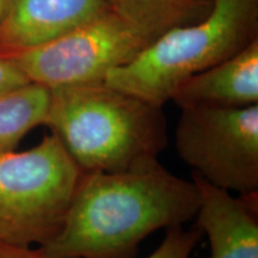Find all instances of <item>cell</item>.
<instances>
[{
  "label": "cell",
  "instance_id": "cell-13",
  "mask_svg": "<svg viewBox=\"0 0 258 258\" xmlns=\"http://www.w3.org/2000/svg\"><path fill=\"white\" fill-rule=\"evenodd\" d=\"M30 83L11 60L0 56V93Z\"/></svg>",
  "mask_w": 258,
  "mask_h": 258
},
{
  "label": "cell",
  "instance_id": "cell-5",
  "mask_svg": "<svg viewBox=\"0 0 258 258\" xmlns=\"http://www.w3.org/2000/svg\"><path fill=\"white\" fill-rule=\"evenodd\" d=\"M156 41L114 11L42 46L8 55L29 82L47 88L104 82Z\"/></svg>",
  "mask_w": 258,
  "mask_h": 258
},
{
  "label": "cell",
  "instance_id": "cell-9",
  "mask_svg": "<svg viewBox=\"0 0 258 258\" xmlns=\"http://www.w3.org/2000/svg\"><path fill=\"white\" fill-rule=\"evenodd\" d=\"M180 109L258 104V40L239 53L190 77L171 96Z\"/></svg>",
  "mask_w": 258,
  "mask_h": 258
},
{
  "label": "cell",
  "instance_id": "cell-3",
  "mask_svg": "<svg viewBox=\"0 0 258 258\" xmlns=\"http://www.w3.org/2000/svg\"><path fill=\"white\" fill-rule=\"evenodd\" d=\"M258 40V0H214L198 23L165 32L104 82L160 106L183 82Z\"/></svg>",
  "mask_w": 258,
  "mask_h": 258
},
{
  "label": "cell",
  "instance_id": "cell-15",
  "mask_svg": "<svg viewBox=\"0 0 258 258\" xmlns=\"http://www.w3.org/2000/svg\"><path fill=\"white\" fill-rule=\"evenodd\" d=\"M14 0H0V25L5 21Z\"/></svg>",
  "mask_w": 258,
  "mask_h": 258
},
{
  "label": "cell",
  "instance_id": "cell-11",
  "mask_svg": "<svg viewBox=\"0 0 258 258\" xmlns=\"http://www.w3.org/2000/svg\"><path fill=\"white\" fill-rule=\"evenodd\" d=\"M50 89L27 83L0 93V153L15 151L29 132L46 124Z\"/></svg>",
  "mask_w": 258,
  "mask_h": 258
},
{
  "label": "cell",
  "instance_id": "cell-12",
  "mask_svg": "<svg viewBox=\"0 0 258 258\" xmlns=\"http://www.w3.org/2000/svg\"><path fill=\"white\" fill-rule=\"evenodd\" d=\"M202 231L198 226L191 228L183 227V225L167 228V233L159 247L146 258H189L194 247L201 239Z\"/></svg>",
  "mask_w": 258,
  "mask_h": 258
},
{
  "label": "cell",
  "instance_id": "cell-10",
  "mask_svg": "<svg viewBox=\"0 0 258 258\" xmlns=\"http://www.w3.org/2000/svg\"><path fill=\"white\" fill-rule=\"evenodd\" d=\"M111 11L152 36L198 23L211 14L214 0H108Z\"/></svg>",
  "mask_w": 258,
  "mask_h": 258
},
{
  "label": "cell",
  "instance_id": "cell-6",
  "mask_svg": "<svg viewBox=\"0 0 258 258\" xmlns=\"http://www.w3.org/2000/svg\"><path fill=\"white\" fill-rule=\"evenodd\" d=\"M175 146L192 172L213 185L239 195L258 192V104L182 109Z\"/></svg>",
  "mask_w": 258,
  "mask_h": 258
},
{
  "label": "cell",
  "instance_id": "cell-7",
  "mask_svg": "<svg viewBox=\"0 0 258 258\" xmlns=\"http://www.w3.org/2000/svg\"><path fill=\"white\" fill-rule=\"evenodd\" d=\"M110 10L108 0H14L0 25V56L56 40Z\"/></svg>",
  "mask_w": 258,
  "mask_h": 258
},
{
  "label": "cell",
  "instance_id": "cell-14",
  "mask_svg": "<svg viewBox=\"0 0 258 258\" xmlns=\"http://www.w3.org/2000/svg\"><path fill=\"white\" fill-rule=\"evenodd\" d=\"M0 258H47L40 250H32L30 246L10 244L0 241Z\"/></svg>",
  "mask_w": 258,
  "mask_h": 258
},
{
  "label": "cell",
  "instance_id": "cell-4",
  "mask_svg": "<svg viewBox=\"0 0 258 258\" xmlns=\"http://www.w3.org/2000/svg\"><path fill=\"white\" fill-rule=\"evenodd\" d=\"M83 172L53 133L0 153V241L44 244L62 226Z\"/></svg>",
  "mask_w": 258,
  "mask_h": 258
},
{
  "label": "cell",
  "instance_id": "cell-2",
  "mask_svg": "<svg viewBox=\"0 0 258 258\" xmlns=\"http://www.w3.org/2000/svg\"><path fill=\"white\" fill-rule=\"evenodd\" d=\"M46 125L83 173L146 165L167 145L160 106L105 82L51 88Z\"/></svg>",
  "mask_w": 258,
  "mask_h": 258
},
{
  "label": "cell",
  "instance_id": "cell-8",
  "mask_svg": "<svg viewBox=\"0 0 258 258\" xmlns=\"http://www.w3.org/2000/svg\"><path fill=\"white\" fill-rule=\"evenodd\" d=\"M200 206L196 226L208 237L211 258H258L257 194L234 198L192 172Z\"/></svg>",
  "mask_w": 258,
  "mask_h": 258
},
{
  "label": "cell",
  "instance_id": "cell-1",
  "mask_svg": "<svg viewBox=\"0 0 258 258\" xmlns=\"http://www.w3.org/2000/svg\"><path fill=\"white\" fill-rule=\"evenodd\" d=\"M199 206L195 183L159 160L83 173L60 231L38 250L47 258H132L147 235L191 220Z\"/></svg>",
  "mask_w": 258,
  "mask_h": 258
}]
</instances>
